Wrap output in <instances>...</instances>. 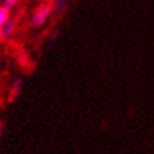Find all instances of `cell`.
<instances>
[{
  "label": "cell",
  "mask_w": 154,
  "mask_h": 154,
  "mask_svg": "<svg viewBox=\"0 0 154 154\" xmlns=\"http://www.w3.org/2000/svg\"><path fill=\"white\" fill-rule=\"evenodd\" d=\"M0 43H3V38H2V35H0Z\"/></svg>",
  "instance_id": "obj_7"
},
{
  "label": "cell",
  "mask_w": 154,
  "mask_h": 154,
  "mask_svg": "<svg viewBox=\"0 0 154 154\" xmlns=\"http://www.w3.org/2000/svg\"><path fill=\"white\" fill-rule=\"evenodd\" d=\"M14 32H16V20L11 19V17L6 20L2 27H0V35H2L3 41H6L8 38H11L13 35H14Z\"/></svg>",
  "instance_id": "obj_2"
},
{
  "label": "cell",
  "mask_w": 154,
  "mask_h": 154,
  "mask_svg": "<svg viewBox=\"0 0 154 154\" xmlns=\"http://www.w3.org/2000/svg\"><path fill=\"white\" fill-rule=\"evenodd\" d=\"M0 129H2V121H0Z\"/></svg>",
  "instance_id": "obj_8"
},
{
  "label": "cell",
  "mask_w": 154,
  "mask_h": 154,
  "mask_svg": "<svg viewBox=\"0 0 154 154\" xmlns=\"http://www.w3.org/2000/svg\"><path fill=\"white\" fill-rule=\"evenodd\" d=\"M52 8L57 11H61L65 8V0H55V3H52Z\"/></svg>",
  "instance_id": "obj_5"
},
{
  "label": "cell",
  "mask_w": 154,
  "mask_h": 154,
  "mask_svg": "<svg viewBox=\"0 0 154 154\" xmlns=\"http://www.w3.org/2000/svg\"><path fill=\"white\" fill-rule=\"evenodd\" d=\"M11 17V11H10V6L6 5H0V27H2L6 20Z\"/></svg>",
  "instance_id": "obj_3"
},
{
  "label": "cell",
  "mask_w": 154,
  "mask_h": 154,
  "mask_svg": "<svg viewBox=\"0 0 154 154\" xmlns=\"http://www.w3.org/2000/svg\"><path fill=\"white\" fill-rule=\"evenodd\" d=\"M20 88H22V82L16 80V82H14V87H11V97H14V96L20 91Z\"/></svg>",
  "instance_id": "obj_4"
},
{
  "label": "cell",
  "mask_w": 154,
  "mask_h": 154,
  "mask_svg": "<svg viewBox=\"0 0 154 154\" xmlns=\"http://www.w3.org/2000/svg\"><path fill=\"white\" fill-rule=\"evenodd\" d=\"M52 3H43V5H39L36 10H35L33 13V16H32V25L35 27V29H38V27H43L49 17H51L52 14Z\"/></svg>",
  "instance_id": "obj_1"
},
{
  "label": "cell",
  "mask_w": 154,
  "mask_h": 154,
  "mask_svg": "<svg viewBox=\"0 0 154 154\" xmlns=\"http://www.w3.org/2000/svg\"><path fill=\"white\" fill-rule=\"evenodd\" d=\"M17 2H19V0H3V3H5L6 6H10V8H11V6H14Z\"/></svg>",
  "instance_id": "obj_6"
}]
</instances>
